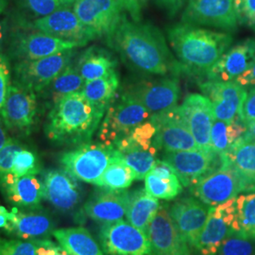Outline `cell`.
I'll list each match as a JSON object with an SVG mask.
<instances>
[{"label": "cell", "instance_id": "1", "mask_svg": "<svg viewBox=\"0 0 255 255\" xmlns=\"http://www.w3.org/2000/svg\"><path fill=\"white\" fill-rule=\"evenodd\" d=\"M108 41L123 62L137 72L164 76L183 69L168 49L161 31L148 23L130 21L123 14Z\"/></svg>", "mask_w": 255, "mask_h": 255}, {"label": "cell", "instance_id": "2", "mask_svg": "<svg viewBox=\"0 0 255 255\" xmlns=\"http://www.w3.org/2000/svg\"><path fill=\"white\" fill-rule=\"evenodd\" d=\"M105 111L88 101L82 92L64 96L55 102L47 116L46 136L58 145L79 146L90 142Z\"/></svg>", "mask_w": 255, "mask_h": 255}, {"label": "cell", "instance_id": "3", "mask_svg": "<svg viewBox=\"0 0 255 255\" xmlns=\"http://www.w3.org/2000/svg\"><path fill=\"white\" fill-rule=\"evenodd\" d=\"M167 37L182 68L205 73L226 52L233 42V36L227 32L182 22L168 27Z\"/></svg>", "mask_w": 255, "mask_h": 255}, {"label": "cell", "instance_id": "4", "mask_svg": "<svg viewBox=\"0 0 255 255\" xmlns=\"http://www.w3.org/2000/svg\"><path fill=\"white\" fill-rule=\"evenodd\" d=\"M150 112L130 92L121 94L107 108L99 128L101 143L115 146L134 128L149 119Z\"/></svg>", "mask_w": 255, "mask_h": 255}, {"label": "cell", "instance_id": "5", "mask_svg": "<svg viewBox=\"0 0 255 255\" xmlns=\"http://www.w3.org/2000/svg\"><path fill=\"white\" fill-rule=\"evenodd\" d=\"M116 155L115 146L87 142L61 155L60 163L78 181L96 185Z\"/></svg>", "mask_w": 255, "mask_h": 255}, {"label": "cell", "instance_id": "6", "mask_svg": "<svg viewBox=\"0 0 255 255\" xmlns=\"http://www.w3.org/2000/svg\"><path fill=\"white\" fill-rule=\"evenodd\" d=\"M194 197L209 206H217L252 188L228 163L206 175L191 187Z\"/></svg>", "mask_w": 255, "mask_h": 255}, {"label": "cell", "instance_id": "7", "mask_svg": "<svg viewBox=\"0 0 255 255\" xmlns=\"http://www.w3.org/2000/svg\"><path fill=\"white\" fill-rule=\"evenodd\" d=\"M99 237L106 255H154L147 234L123 219L103 224Z\"/></svg>", "mask_w": 255, "mask_h": 255}, {"label": "cell", "instance_id": "8", "mask_svg": "<svg viewBox=\"0 0 255 255\" xmlns=\"http://www.w3.org/2000/svg\"><path fill=\"white\" fill-rule=\"evenodd\" d=\"M36 115V93L17 81H12L1 113L8 129L20 135H29Z\"/></svg>", "mask_w": 255, "mask_h": 255}, {"label": "cell", "instance_id": "9", "mask_svg": "<svg viewBox=\"0 0 255 255\" xmlns=\"http://www.w3.org/2000/svg\"><path fill=\"white\" fill-rule=\"evenodd\" d=\"M157 131L153 139V146L164 152L184 151L199 149L195 138L187 127L180 108L152 115Z\"/></svg>", "mask_w": 255, "mask_h": 255}, {"label": "cell", "instance_id": "10", "mask_svg": "<svg viewBox=\"0 0 255 255\" xmlns=\"http://www.w3.org/2000/svg\"><path fill=\"white\" fill-rule=\"evenodd\" d=\"M73 50L32 61H19L14 66L15 81L35 93L44 91L70 64Z\"/></svg>", "mask_w": 255, "mask_h": 255}, {"label": "cell", "instance_id": "11", "mask_svg": "<svg viewBox=\"0 0 255 255\" xmlns=\"http://www.w3.org/2000/svg\"><path fill=\"white\" fill-rule=\"evenodd\" d=\"M182 22L226 31L236 30L239 23L234 0H188Z\"/></svg>", "mask_w": 255, "mask_h": 255}, {"label": "cell", "instance_id": "12", "mask_svg": "<svg viewBox=\"0 0 255 255\" xmlns=\"http://www.w3.org/2000/svg\"><path fill=\"white\" fill-rule=\"evenodd\" d=\"M236 198L211 207L205 225L192 250L195 255H216L219 247L234 231Z\"/></svg>", "mask_w": 255, "mask_h": 255}, {"label": "cell", "instance_id": "13", "mask_svg": "<svg viewBox=\"0 0 255 255\" xmlns=\"http://www.w3.org/2000/svg\"><path fill=\"white\" fill-rule=\"evenodd\" d=\"M73 9L83 26L96 38L109 39L124 14L119 0H77Z\"/></svg>", "mask_w": 255, "mask_h": 255}, {"label": "cell", "instance_id": "14", "mask_svg": "<svg viewBox=\"0 0 255 255\" xmlns=\"http://www.w3.org/2000/svg\"><path fill=\"white\" fill-rule=\"evenodd\" d=\"M163 160L170 164L185 187H192L222 164L221 157L201 149L164 152Z\"/></svg>", "mask_w": 255, "mask_h": 255}, {"label": "cell", "instance_id": "15", "mask_svg": "<svg viewBox=\"0 0 255 255\" xmlns=\"http://www.w3.org/2000/svg\"><path fill=\"white\" fill-rule=\"evenodd\" d=\"M44 199L55 209L69 214L76 211L82 201L81 184L64 169H49L43 177Z\"/></svg>", "mask_w": 255, "mask_h": 255}, {"label": "cell", "instance_id": "16", "mask_svg": "<svg viewBox=\"0 0 255 255\" xmlns=\"http://www.w3.org/2000/svg\"><path fill=\"white\" fill-rule=\"evenodd\" d=\"M211 207L196 197H183L168 207L175 228L192 250L205 225Z\"/></svg>", "mask_w": 255, "mask_h": 255}, {"label": "cell", "instance_id": "17", "mask_svg": "<svg viewBox=\"0 0 255 255\" xmlns=\"http://www.w3.org/2000/svg\"><path fill=\"white\" fill-rule=\"evenodd\" d=\"M182 117L199 149L208 153H215L211 146V128L215 120L213 105L202 95H188L179 107Z\"/></svg>", "mask_w": 255, "mask_h": 255}, {"label": "cell", "instance_id": "18", "mask_svg": "<svg viewBox=\"0 0 255 255\" xmlns=\"http://www.w3.org/2000/svg\"><path fill=\"white\" fill-rule=\"evenodd\" d=\"M31 26L41 32L78 43L82 46L96 39L70 7H64L46 16L35 19Z\"/></svg>", "mask_w": 255, "mask_h": 255}, {"label": "cell", "instance_id": "19", "mask_svg": "<svg viewBox=\"0 0 255 255\" xmlns=\"http://www.w3.org/2000/svg\"><path fill=\"white\" fill-rule=\"evenodd\" d=\"M54 220L41 206L36 208L13 207L9 212L6 232L24 240H44L53 236Z\"/></svg>", "mask_w": 255, "mask_h": 255}, {"label": "cell", "instance_id": "20", "mask_svg": "<svg viewBox=\"0 0 255 255\" xmlns=\"http://www.w3.org/2000/svg\"><path fill=\"white\" fill-rule=\"evenodd\" d=\"M201 89L211 101L215 119L231 122L239 117L247 91L237 82H209L201 83Z\"/></svg>", "mask_w": 255, "mask_h": 255}, {"label": "cell", "instance_id": "21", "mask_svg": "<svg viewBox=\"0 0 255 255\" xmlns=\"http://www.w3.org/2000/svg\"><path fill=\"white\" fill-rule=\"evenodd\" d=\"M128 92L152 115L176 108L181 96L180 84L176 78L137 82Z\"/></svg>", "mask_w": 255, "mask_h": 255}, {"label": "cell", "instance_id": "22", "mask_svg": "<svg viewBox=\"0 0 255 255\" xmlns=\"http://www.w3.org/2000/svg\"><path fill=\"white\" fill-rule=\"evenodd\" d=\"M147 236L154 255H193L191 247L179 235L165 206L160 207L149 224Z\"/></svg>", "mask_w": 255, "mask_h": 255}, {"label": "cell", "instance_id": "23", "mask_svg": "<svg viewBox=\"0 0 255 255\" xmlns=\"http://www.w3.org/2000/svg\"><path fill=\"white\" fill-rule=\"evenodd\" d=\"M128 198L129 191L102 188L85 201L83 212L89 219L102 225L118 222L126 216Z\"/></svg>", "mask_w": 255, "mask_h": 255}, {"label": "cell", "instance_id": "24", "mask_svg": "<svg viewBox=\"0 0 255 255\" xmlns=\"http://www.w3.org/2000/svg\"><path fill=\"white\" fill-rule=\"evenodd\" d=\"M255 63V40L247 39L229 49L207 71L210 81L230 82Z\"/></svg>", "mask_w": 255, "mask_h": 255}, {"label": "cell", "instance_id": "25", "mask_svg": "<svg viewBox=\"0 0 255 255\" xmlns=\"http://www.w3.org/2000/svg\"><path fill=\"white\" fill-rule=\"evenodd\" d=\"M0 189L10 204L19 208H36L44 199V184L35 175L17 177L6 174L0 179Z\"/></svg>", "mask_w": 255, "mask_h": 255}, {"label": "cell", "instance_id": "26", "mask_svg": "<svg viewBox=\"0 0 255 255\" xmlns=\"http://www.w3.org/2000/svg\"><path fill=\"white\" fill-rule=\"evenodd\" d=\"M80 46H82L78 43L39 31L19 37L14 42L12 51L20 61H32Z\"/></svg>", "mask_w": 255, "mask_h": 255}, {"label": "cell", "instance_id": "27", "mask_svg": "<svg viewBox=\"0 0 255 255\" xmlns=\"http://www.w3.org/2000/svg\"><path fill=\"white\" fill-rule=\"evenodd\" d=\"M114 146L121 160L133 170L136 180L145 179L156 163L158 149L154 146L145 148L126 136L119 140Z\"/></svg>", "mask_w": 255, "mask_h": 255}, {"label": "cell", "instance_id": "28", "mask_svg": "<svg viewBox=\"0 0 255 255\" xmlns=\"http://www.w3.org/2000/svg\"><path fill=\"white\" fill-rule=\"evenodd\" d=\"M53 237L69 255H104L101 244L83 227L56 229Z\"/></svg>", "mask_w": 255, "mask_h": 255}, {"label": "cell", "instance_id": "29", "mask_svg": "<svg viewBox=\"0 0 255 255\" xmlns=\"http://www.w3.org/2000/svg\"><path fill=\"white\" fill-rule=\"evenodd\" d=\"M223 162L231 164L239 175L255 189V141L242 136L228 151L221 156Z\"/></svg>", "mask_w": 255, "mask_h": 255}, {"label": "cell", "instance_id": "30", "mask_svg": "<svg viewBox=\"0 0 255 255\" xmlns=\"http://www.w3.org/2000/svg\"><path fill=\"white\" fill-rule=\"evenodd\" d=\"M161 205L158 199L150 196L145 189L129 192L126 218L134 227L147 234L149 224L157 215Z\"/></svg>", "mask_w": 255, "mask_h": 255}, {"label": "cell", "instance_id": "31", "mask_svg": "<svg viewBox=\"0 0 255 255\" xmlns=\"http://www.w3.org/2000/svg\"><path fill=\"white\" fill-rule=\"evenodd\" d=\"M77 67L85 82L105 77L116 70L117 61L107 50L92 46L80 57Z\"/></svg>", "mask_w": 255, "mask_h": 255}, {"label": "cell", "instance_id": "32", "mask_svg": "<svg viewBox=\"0 0 255 255\" xmlns=\"http://www.w3.org/2000/svg\"><path fill=\"white\" fill-rule=\"evenodd\" d=\"M247 131L246 124L238 117L231 122L215 119L211 128V146L219 156L225 154Z\"/></svg>", "mask_w": 255, "mask_h": 255}, {"label": "cell", "instance_id": "33", "mask_svg": "<svg viewBox=\"0 0 255 255\" xmlns=\"http://www.w3.org/2000/svg\"><path fill=\"white\" fill-rule=\"evenodd\" d=\"M119 88V75L115 70L105 77L85 82L82 92L90 102L107 109L115 100Z\"/></svg>", "mask_w": 255, "mask_h": 255}, {"label": "cell", "instance_id": "34", "mask_svg": "<svg viewBox=\"0 0 255 255\" xmlns=\"http://www.w3.org/2000/svg\"><path fill=\"white\" fill-rule=\"evenodd\" d=\"M135 180L133 170L121 160L117 150L116 157L101 175L96 185L109 190H125Z\"/></svg>", "mask_w": 255, "mask_h": 255}, {"label": "cell", "instance_id": "35", "mask_svg": "<svg viewBox=\"0 0 255 255\" xmlns=\"http://www.w3.org/2000/svg\"><path fill=\"white\" fill-rule=\"evenodd\" d=\"M234 231L255 239V191L238 195L235 201Z\"/></svg>", "mask_w": 255, "mask_h": 255}, {"label": "cell", "instance_id": "36", "mask_svg": "<svg viewBox=\"0 0 255 255\" xmlns=\"http://www.w3.org/2000/svg\"><path fill=\"white\" fill-rule=\"evenodd\" d=\"M84 83L85 81L79 72L77 65L69 64L55 78L54 81L46 89L55 103L64 96L82 92Z\"/></svg>", "mask_w": 255, "mask_h": 255}, {"label": "cell", "instance_id": "37", "mask_svg": "<svg viewBox=\"0 0 255 255\" xmlns=\"http://www.w3.org/2000/svg\"><path fill=\"white\" fill-rule=\"evenodd\" d=\"M182 186L177 175L170 178H161L148 172L145 177V190L156 199L172 201L182 193Z\"/></svg>", "mask_w": 255, "mask_h": 255}, {"label": "cell", "instance_id": "38", "mask_svg": "<svg viewBox=\"0 0 255 255\" xmlns=\"http://www.w3.org/2000/svg\"><path fill=\"white\" fill-rule=\"evenodd\" d=\"M216 255H255V239L233 231Z\"/></svg>", "mask_w": 255, "mask_h": 255}, {"label": "cell", "instance_id": "39", "mask_svg": "<svg viewBox=\"0 0 255 255\" xmlns=\"http://www.w3.org/2000/svg\"><path fill=\"white\" fill-rule=\"evenodd\" d=\"M41 164L39 162L38 156L33 151L23 148L16 155L10 173L17 176L24 177L28 175H35L40 173Z\"/></svg>", "mask_w": 255, "mask_h": 255}, {"label": "cell", "instance_id": "40", "mask_svg": "<svg viewBox=\"0 0 255 255\" xmlns=\"http://www.w3.org/2000/svg\"><path fill=\"white\" fill-rule=\"evenodd\" d=\"M39 240L0 238V255H37Z\"/></svg>", "mask_w": 255, "mask_h": 255}, {"label": "cell", "instance_id": "41", "mask_svg": "<svg viewBox=\"0 0 255 255\" xmlns=\"http://www.w3.org/2000/svg\"><path fill=\"white\" fill-rule=\"evenodd\" d=\"M21 4L38 18L46 16L64 7H70L65 0H21Z\"/></svg>", "mask_w": 255, "mask_h": 255}, {"label": "cell", "instance_id": "42", "mask_svg": "<svg viewBox=\"0 0 255 255\" xmlns=\"http://www.w3.org/2000/svg\"><path fill=\"white\" fill-rule=\"evenodd\" d=\"M24 148V145L14 138H9L7 144L0 149V179L11 171L16 155Z\"/></svg>", "mask_w": 255, "mask_h": 255}, {"label": "cell", "instance_id": "43", "mask_svg": "<svg viewBox=\"0 0 255 255\" xmlns=\"http://www.w3.org/2000/svg\"><path fill=\"white\" fill-rule=\"evenodd\" d=\"M157 128L153 121L149 119L145 122L141 123L128 135L133 142L139 146L145 148H150L153 146V139L156 134Z\"/></svg>", "mask_w": 255, "mask_h": 255}, {"label": "cell", "instance_id": "44", "mask_svg": "<svg viewBox=\"0 0 255 255\" xmlns=\"http://www.w3.org/2000/svg\"><path fill=\"white\" fill-rule=\"evenodd\" d=\"M240 24L255 27V0H234Z\"/></svg>", "mask_w": 255, "mask_h": 255}, {"label": "cell", "instance_id": "45", "mask_svg": "<svg viewBox=\"0 0 255 255\" xmlns=\"http://www.w3.org/2000/svg\"><path fill=\"white\" fill-rule=\"evenodd\" d=\"M10 83L11 79L9 60L4 55L0 54V116L6 101Z\"/></svg>", "mask_w": 255, "mask_h": 255}, {"label": "cell", "instance_id": "46", "mask_svg": "<svg viewBox=\"0 0 255 255\" xmlns=\"http://www.w3.org/2000/svg\"><path fill=\"white\" fill-rule=\"evenodd\" d=\"M239 118L245 124L255 120V87L247 93L246 98L239 113Z\"/></svg>", "mask_w": 255, "mask_h": 255}, {"label": "cell", "instance_id": "47", "mask_svg": "<svg viewBox=\"0 0 255 255\" xmlns=\"http://www.w3.org/2000/svg\"><path fill=\"white\" fill-rule=\"evenodd\" d=\"M124 10L128 12L133 21H141L142 9L148 0H119Z\"/></svg>", "mask_w": 255, "mask_h": 255}, {"label": "cell", "instance_id": "48", "mask_svg": "<svg viewBox=\"0 0 255 255\" xmlns=\"http://www.w3.org/2000/svg\"><path fill=\"white\" fill-rule=\"evenodd\" d=\"M37 255H69L62 247L57 245L50 239L39 240Z\"/></svg>", "mask_w": 255, "mask_h": 255}, {"label": "cell", "instance_id": "49", "mask_svg": "<svg viewBox=\"0 0 255 255\" xmlns=\"http://www.w3.org/2000/svg\"><path fill=\"white\" fill-rule=\"evenodd\" d=\"M185 0H157V3L170 15L174 16L182 9Z\"/></svg>", "mask_w": 255, "mask_h": 255}, {"label": "cell", "instance_id": "50", "mask_svg": "<svg viewBox=\"0 0 255 255\" xmlns=\"http://www.w3.org/2000/svg\"><path fill=\"white\" fill-rule=\"evenodd\" d=\"M237 82L242 86L255 85V63L247 70L246 72L237 77Z\"/></svg>", "mask_w": 255, "mask_h": 255}, {"label": "cell", "instance_id": "51", "mask_svg": "<svg viewBox=\"0 0 255 255\" xmlns=\"http://www.w3.org/2000/svg\"><path fill=\"white\" fill-rule=\"evenodd\" d=\"M10 137L8 133V128L3 118L0 116V149L7 144Z\"/></svg>", "mask_w": 255, "mask_h": 255}, {"label": "cell", "instance_id": "52", "mask_svg": "<svg viewBox=\"0 0 255 255\" xmlns=\"http://www.w3.org/2000/svg\"><path fill=\"white\" fill-rule=\"evenodd\" d=\"M246 133L243 136L255 141V120L248 122V123H246Z\"/></svg>", "mask_w": 255, "mask_h": 255}, {"label": "cell", "instance_id": "53", "mask_svg": "<svg viewBox=\"0 0 255 255\" xmlns=\"http://www.w3.org/2000/svg\"><path fill=\"white\" fill-rule=\"evenodd\" d=\"M9 215H1L0 214V229H4L5 231L9 227Z\"/></svg>", "mask_w": 255, "mask_h": 255}, {"label": "cell", "instance_id": "54", "mask_svg": "<svg viewBox=\"0 0 255 255\" xmlns=\"http://www.w3.org/2000/svg\"><path fill=\"white\" fill-rule=\"evenodd\" d=\"M7 6V1L6 0H0V13L4 11V9Z\"/></svg>", "mask_w": 255, "mask_h": 255}, {"label": "cell", "instance_id": "55", "mask_svg": "<svg viewBox=\"0 0 255 255\" xmlns=\"http://www.w3.org/2000/svg\"><path fill=\"white\" fill-rule=\"evenodd\" d=\"M0 214L1 215H9V212H8V210L6 209L5 207L0 206Z\"/></svg>", "mask_w": 255, "mask_h": 255}, {"label": "cell", "instance_id": "56", "mask_svg": "<svg viewBox=\"0 0 255 255\" xmlns=\"http://www.w3.org/2000/svg\"><path fill=\"white\" fill-rule=\"evenodd\" d=\"M3 36H4V32H3V27L0 24V46L2 44V40H3Z\"/></svg>", "mask_w": 255, "mask_h": 255}, {"label": "cell", "instance_id": "57", "mask_svg": "<svg viewBox=\"0 0 255 255\" xmlns=\"http://www.w3.org/2000/svg\"><path fill=\"white\" fill-rule=\"evenodd\" d=\"M66 1V3L68 4V6H71V5H74V3L77 1V0H65Z\"/></svg>", "mask_w": 255, "mask_h": 255}]
</instances>
